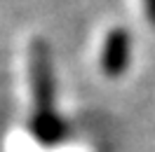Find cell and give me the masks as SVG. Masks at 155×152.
<instances>
[{
    "label": "cell",
    "mask_w": 155,
    "mask_h": 152,
    "mask_svg": "<svg viewBox=\"0 0 155 152\" xmlns=\"http://www.w3.org/2000/svg\"><path fill=\"white\" fill-rule=\"evenodd\" d=\"M129 47H132V38L125 28H113L106 35L104 52H101V68L106 75L117 77L125 73L129 63Z\"/></svg>",
    "instance_id": "7a4b0ae2"
},
{
    "label": "cell",
    "mask_w": 155,
    "mask_h": 152,
    "mask_svg": "<svg viewBox=\"0 0 155 152\" xmlns=\"http://www.w3.org/2000/svg\"><path fill=\"white\" fill-rule=\"evenodd\" d=\"M28 66H31V87H33L31 131L38 143L57 145L64 138L66 126L54 110V77H52V63H49V49L42 38H35L31 42Z\"/></svg>",
    "instance_id": "6da1fadb"
},
{
    "label": "cell",
    "mask_w": 155,
    "mask_h": 152,
    "mask_svg": "<svg viewBox=\"0 0 155 152\" xmlns=\"http://www.w3.org/2000/svg\"><path fill=\"white\" fill-rule=\"evenodd\" d=\"M143 5H146V14H148L150 24L155 26V0H143Z\"/></svg>",
    "instance_id": "3957f363"
}]
</instances>
